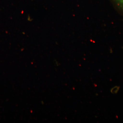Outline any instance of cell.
Masks as SVG:
<instances>
[{
  "label": "cell",
  "mask_w": 123,
  "mask_h": 123,
  "mask_svg": "<svg viewBox=\"0 0 123 123\" xmlns=\"http://www.w3.org/2000/svg\"><path fill=\"white\" fill-rule=\"evenodd\" d=\"M117 10L123 15V0H112Z\"/></svg>",
  "instance_id": "1"
}]
</instances>
